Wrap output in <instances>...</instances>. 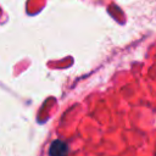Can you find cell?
Listing matches in <instances>:
<instances>
[{"instance_id": "6da1fadb", "label": "cell", "mask_w": 156, "mask_h": 156, "mask_svg": "<svg viewBox=\"0 0 156 156\" xmlns=\"http://www.w3.org/2000/svg\"><path fill=\"white\" fill-rule=\"evenodd\" d=\"M68 145L62 140H55L51 143L49 149V156H67Z\"/></svg>"}]
</instances>
